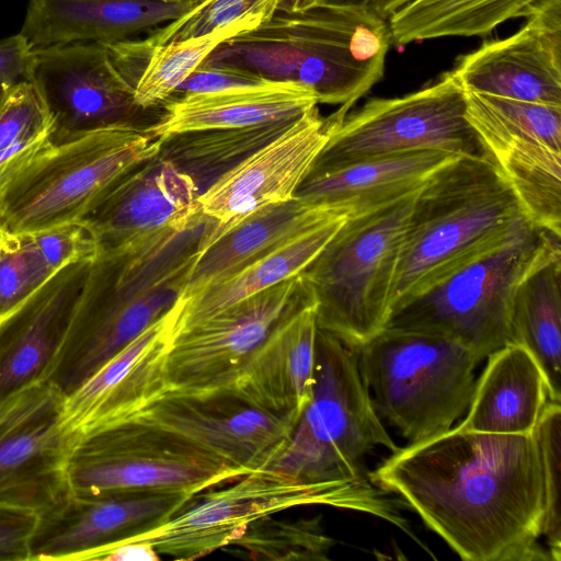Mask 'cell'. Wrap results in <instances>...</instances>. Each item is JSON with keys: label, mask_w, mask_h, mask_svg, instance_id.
Returning <instances> with one entry per match:
<instances>
[{"label": "cell", "mask_w": 561, "mask_h": 561, "mask_svg": "<svg viewBox=\"0 0 561 561\" xmlns=\"http://www.w3.org/2000/svg\"><path fill=\"white\" fill-rule=\"evenodd\" d=\"M350 214L337 211L284 241L172 308V339L217 312L301 272L321 252Z\"/></svg>", "instance_id": "cell-28"}, {"label": "cell", "mask_w": 561, "mask_h": 561, "mask_svg": "<svg viewBox=\"0 0 561 561\" xmlns=\"http://www.w3.org/2000/svg\"><path fill=\"white\" fill-rule=\"evenodd\" d=\"M454 156L457 154L417 150L309 171L295 197L311 206L359 214L417 191Z\"/></svg>", "instance_id": "cell-25"}, {"label": "cell", "mask_w": 561, "mask_h": 561, "mask_svg": "<svg viewBox=\"0 0 561 561\" xmlns=\"http://www.w3.org/2000/svg\"><path fill=\"white\" fill-rule=\"evenodd\" d=\"M357 357L377 414L410 443L453 427L468 410L481 362L450 339L389 329L358 347Z\"/></svg>", "instance_id": "cell-8"}, {"label": "cell", "mask_w": 561, "mask_h": 561, "mask_svg": "<svg viewBox=\"0 0 561 561\" xmlns=\"http://www.w3.org/2000/svg\"><path fill=\"white\" fill-rule=\"evenodd\" d=\"M369 474L462 560L551 561L540 543L545 501L535 432L450 427L398 448Z\"/></svg>", "instance_id": "cell-1"}, {"label": "cell", "mask_w": 561, "mask_h": 561, "mask_svg": "<svg viewBox=\"0 0 561 561\" xmlns=\"http://www.w3.org/2000/svg\"><path fill=\"white\" fill-rule=\"evenodd\" d=\"M328 138V118L314 106L218 178L197 197L202 213L217 224L208 239L257 208L294 198Z\"/></svg>", "instance_id": "cell-19"}, {"label": "cell", "mask_w": 561, "mask_h": 561, "mask_svg": "<svg viewBox=\"0 0 561 561\" xmlns=\"http://www.w3.org/2000/svg\"><path fill=\"white\" fill-rule=\"evenodd\" d=\"M465 95L467 118L489 152L515 141L561 151V106L468 91Z\"/></svg>", "instance_id": "cell-34"}, {"label": "cell", "mask_w": 561, "mask_h": 561, "mask_svg": "<svg viewBox=\"0 0 561 561\" xmlns=\"http://www.w3.org/2000/svg\"><path fill=\"white\" fill-rule=\"evenodd\" d=\"M316 304L302 273L239 301L175 335L165 358L169 389L231 388L238 373L275 327Z\"/></svg>", "instance_id": "cell-13"}, {"label": "cell", "mask_w": 561, "mask_h": 561, "mask_svg": "<svg viewBox=\"0 0 561 561\" xmlns=\"http://www.w3.org/2000/svg\"><path fill=\"white\" fill-rule=\"evenodd\" d=\"M486 358L467 416L458 426L481 433H533L550 401L540 365L517 343L507 344Z\"/></svg>", "instance_id": "cell-27"}, {"label": "cell", "mask_w": 561, "mask_h": 561, "mask_svg": "<svg viewBox=\"0 0 561 561\" xmlns=\"http://www.w3.org/2000/svg\"><path fill=\"white\" fill-rule=\"evenodd\" d=\"M539 0H413L387 21L392 44L447 36H483L501 23L525 16Z\"/></svg>", "instance_id": "cell-31"}, {"label": "cell", "mask_w": 561, "mask_h": 561, "mask_svg": "<svg viewBox=\"0 0 561 561\" xmlns=\"http://www.w3.org/2000/svg\"><path fill=\"white\" fill-rule=\"evenodd\" d=\"M370 0H293L288 11H301L314 7L368 9Z\"/></svg>", "instance_id": "cell-46"}, {"label": "cell", "mask_w": 561, "mask_h": 561, "mask_svg": "<svg viewBox=\"0 0 561 561\" xmlns=\"http://www.w3.org/2000/svg\"><path fill=\"white\" fill-rule=\"evenodd\" d=\"M215 227L199 210L184 225L99 249L44 380L71 394L167 314L186 289Z\"/></svg>", "instance_id": "cell-2"}, {"label": "cell", "mask_w": 561, "mask_h": 561, "mask_svg": "<svg viewBox=\"0 0 561 561\" xmlns=\"http://www.w3.org/2000/svg\"><path fill=\"white\" fill-rule=\"evenodd\" d=\"M192 497L171 492H76L38 514L30 561H84L93 551L158 526Z\"/></svg>", "instance_id": "cell-17"}, {"label": "cell", "mask_w": 561, "mask_h": 561, "mask_svg": "<svg viewBox=\"0 0 561 561\" xmlns=\"http://www.w3.org/2000/svg\"><path fill=\"white\" fill-rule=\"evenodd\" d=\"M158 561L160 556L148 543L122 542L90 553L85 561Z\"/></svg>", "instance_id": "cell-45"}, {"label": "cell", "mask_w": 561, "mask_h": 561, "mask_svg": "<svg viewBox=\"0 0 561 561\" xmlns=\"http://www.w3.org/2000/svg\"><path fill=\"white\" fill-rule=\"evenodd\" d=\"M417 191L348 215L304 270L318 328L358 348L385 327L408 217Z\"/></svg>", "instance_id": "cell-9"}, {"label": "cell", "mask_w": 561, "mask_h": 561, "mask_svg": "<svg viewBox=\"0 0 561 561\" xmlns=\"http://www.w3.org/2000/svg\"><path fill=\"white\" fill-rule=\"evenodd\" d=\"M128 421L161 430L243 474L267 468L296 425L288 416L247 402L232 388L167 390Z\"/></svg>", "instance_id": "cell-15"}, {"label": "cell", "mask_w": 561, "mask_h": 561, "mask_svg": "<svg viewBox=\"0 0 561 561\" xmlns=\"http://www.w3.org/2000/svg\"><path fill=\"white\" fill-rule=\"evenodd\" d=\"M378 446L391 453L399 448L362 379L357 348L318 328L311 399L267 468L336 488L351 495L363 513L411 534L393 501L364 468L365 456Z\"/></svg>", "instance_id": "cell-4"}, {"label": "cell", "mask_w": 561, "mask_h": 561, "mask_svg": "<svg viewBox=\"0 0 561 561\" xmlns=\"http://www.w3.org/2000/svg\"><path fill=\"white\" fill-rule=\"evenodd\" d=\"M196 2L175 0H28L20 31L33 48L110 45L172 22Z\"/></svg>", "instance_id": "cell-23"}, {"label": "cell", "mask_w": 561, "mask_h": 561, "mask_svg": "<svg viewBox=\"0 0 561 561\" xmlns=\"http://www.w3.org/2000/svg\"><path fill=\"white\" fill-rule=\"evenodd\" d=\"M194 181L159 154L127 174L82 221L99 249L187 222L199 210Z\"/></svg>", "instance_id": "cell-22"}, {"label": "cell", "mask_w": 561, "mask_h": 561, "mask_svg": "<svg viewBox=\"0 0 561 561\" xmlns=\"http://www.w3.org/2000/svg\"><path fill=\"white\" fill-rule=\"evenodd\" d=\"M413 0H370L368 9L388 20L394 12Z\"/></svg>", "instance_id": "cell-47"}, {"label": "cell", "mask_w": 561, "mask_h": 561, "mask_svg": "<svg viewBox=\"0 0 561 561\" xmlns=\"http://www.w3.org/2000/svg\"><path fill=\"white\" fill-rule=\"evenodd\" d=\"M54 274L31 233L14 234L0 230V320Z\"/></svg>", "instance_id": "cell-39"}, {"label": "cell", "mask_w": 561, "mask_h": 561, "mask_svg": "<svg viewBox=\"0 0 561 561\" xmlns=\"http://www.w3.org/2000/svg\"><path fill=\"white\" fill-rule=\"evenodd\" d=\"M54 121L32 81L0 94V184L26 159L50 142Z\"/></svg>", "instance_id": "cell-36"}, {"label": "cell", "mask_w": 561, "mask_h": 561, "mask_svg": "<svg viewBox=\"0 0 561 561\" xmlns=\"http://www.w3.org/2000/svg\"><path fill=\"white\" fill-rule=\"evenodd\" d=\"M391 44L388 21L369 9L314 7L224 41L199 67L295 82L348 112L383 77Z\"/></svg>", "instance_id": "cell-3"}, {"label": "cell", "mask_w": 561, "mask_h": 561, "mask_svg": "<svg viewBox=\"0 0 561 561\" xmlns=\"http://www.w3.org/2000/svg\"><path fill=\"white\" fill-rule=\"evenodd\" d=\"M560 241L561 236L527 220L496 248L392 306L383 329L444 336L482 360L515 343L516 288L536 264L561 250Z\"/></svg>", "instance_id": "cell-7"}, {"label": "cell", "mask_w": 561, "mask_h": 561, "mask_svg": "<svg viewBox=\"0 0 561 561\" xmlns=\"http://www.w3.org/2000/svg\"><path fill=\"white\" fill-rule=\"evenodd\" d=\"M318 105L316 94L295 82L266 81L217 92L169 98L147 133L156 138L185 131L242 128L301 116Z\"/></svg>", "instance_id": "cell-26"}, {"label": "cell", "mask_w": 561, "mask_h": 561, "mask_svg": "<svg viewBox=\"0 0 561 561\" xmlns=\"http://www.w3.org/2000/svg\"><path fill=\"white\" fill-rule=\"evenodd\" d=\"M33 49L20 33L0 41V94L31 80Z\"/></svg>", "instance_id": "cell-43"}, {"label": "cell", "mask_w": 561, "mask_h": 561, "mask_svg": "<svg viewBox=\"0 0 561 561\" xmlns=\"http://www.w3.org/2000/svg\"><path fill=\"white\" fill-rule=\"evenodd\" d=\"M175 1H181V2H196V3H201L205 0H175Z\"/></svg>", "instance_id": "cell-48"}, {"label": "cell", "mask_w": 561, "mask_h": 561, "mask_svg": "<svg viewBox=\"0 0 561 561\" xmlns=\"http://www.w3.org/2000/svg\"><path fill=\"white\" fill-rule=\"evenodd\" d=\"M265 80L239 73L197 67L173 92L170 98L186 94L217 92L236 87L253 85Z\"/></svg>", "instance_id": "cell-44"}, {"label": "cell", "mask_w": 561, "mask_h": 561, "mask_svg": "<svg viewBox=\"0 0 561 561\" xmlns=\"http://www.w3.org/2000/svg\"><path fill=\"white\" fill-rule=\"evenodd\" d=\"M316 304L280 321L238 373L231 388L247 402L299 420L314 385Z\"/></svg>", "instance_id": "cell-24"}, {"label": "cell", "mask_w": 561, "mask_h": 561, "mask_svg": "<svg viewBox=\"0 0 561 561\" xmlns=\"http://www.w3.org/2000/svg\"><path fill=\"white\" fill-rule=\"evenodd\" d=\"M561 250L520 280L512 305L514 342L526 347L546 377L549 399L561 402Z\"/></svg>", "instance_id": "cell-30"}, {"label": "cell", "mask_w": 561, "mask_h": 561, "mask_svg": "<svg viewBox=\"0 0 561 561\" xmlns=\"http://www.w3.org/2000/svg\"><path fill=\"white\" fill-rule=\"evenodd\" d=\"M54 121L50 141L90 131L154 125L163 107L137 104L134 84L117 69L105 45L78 42L33 49L31 80Z\"/></svg>", "instance_id": "cell-14"}, {"label": "cell", "mask_w": 561, "mask_h": 561, "mask_svg": "<svg viewBox=\"0 0 561 561\" xmlns=\"http://www.w3.org/2000/svg\"><path fill=\"white\" fill-rule=\"evenodd\" d=\"M159 151L160 138L135 126L50 141L0 184V230L33 233L80 221Z\"/></svg>", "instance_id": "cell-6"}, {"label": "cell", "mask_w": 561, "mask_h": 561, "mask_svg": "<svg viewBox=\"0 0 561 561\" xmlns=\"http://www.w3.org/2000/svg\"><path fill=\"white\" fill-rule=\"evenodd\" d=\"M92 260L61 267L0 320V400L45 378L67 333Z\"/></svg>", "instance_id": "cell-21"}, {"label": "cell", "mask_w": 561, "mask_h": 561, "mask_svg": "<svg viewBox=\"0 0 561 561\" xmlns=\"http://www.w3.org/2000/svg\"><path fill=\"white\" fill-rule=\"evenodd\" d=\"M337 211L344 210L311 206L296 197L253 210L206 241L178 301L194 296Z\"/></svg>", "instance_id": "cell-29"}, {"label": "cell", "mask_w": 561, "mask_h": 561, "mask_svg": "<svg viewBox=\"0 0 561 561\" xmlns=\"http://www.w3.org/2000/svg\"><path fill=\"white\" fill-rule=\"evenodd\" d=\"M293 0H205L183 16L163 27L149 31V47L208 34L220 26L245 18L263 22L280 11H288Z\"/></svg>", "instance_id": "cell-38"}, {"label": "cell", "mask_w": 561, "mask_h": 561, "mask_svg": "<svg viewBox=\"0 0 561 561\" xmlns=\"http://www.w3.org/2000/svg\"><path fill=\"white\" fill-rule=\"evenodd\" d=\"M515 34L459 56L465 91L561 106V0H539Z\"/></svg>", "instance_id": "cell-18"}, {"label": "cell", "mask_w": 561, "mask_h": 561, "mask_svg": "<svg viewBox=\"0 0 561 561\" xmlns=\"http://www.w3.org/2000/svg\"><path fill=\"white\" fill-rule=\"evenodd\" d=\"M527 220L494 162L454 156L414 196L390 309L496 248Z\"/></svg>", "instance_id": "cell-5"}, {"label": "cell", "mask_w": 561, "mask_h": 561, "mask_svg": "<svg viewBox=\"0 0 561 561\" xmlns=\"http://www.w3.org/2000/svg\"><path fill=\"white\" fill-rule=\"evenodd\" d=\"M31 234L55 273L70 263L92 260L99 252L95 238L82 221L57 225Z\"/></svg>", "instance_id": "cell-41"}, {"label": "cell", "mask_w": 561, "mask_h": 561, "mask_svg": "<svg viewBox=\"0 0 561 561\" xmlns=\"http://www.w3.org/2000/svg\"><path fill=\"white\" fill-rule=\"evenodd\" d=\"M66 396L46 380L0 400V503L42 514L71 491L77 436L62 426Z\"/></svg>", "instance_id": "cell-16"}, {"label": "cell", "mask_w": 561, "mask_h": 561, "mask_svg": "<svg viewBox=\"0 0 561 561\" xmlns=\"http://www.w3.org/2000/svg\"><path fill=\"white\" fill-rule=\"evenodd\" d=\"M327 118L329 138L309 171L417 150L494 162L467 118L465 90L450 71L415 92L370 99L351 114L336 111Z\"/></svg>", "instance_id": "cell-10"}, {"label": "cell", "mask_w": 561, "mask_h": 561, "mask_svg": "<svg viewBox=\"0 0 561 561\" xmlns=\"http://www.w3.org/2000/svg\"><path fill=\"white\" fill-rule=\"evenodd\" d=\"M37 522L36 512L0 503V561H30Z\"/></svg>", "instance_id": "cell-42"}, {"label": "cell", "mask_w": 561, "mask_h": 561, "mask_svg": "<svg viewBox=\"0 0 561 561\" xmlns=\"http://www.w3.org/2000/svg\"><path fill=\"white\" fill-rule=\"evenodd\" d=\"M172 325L171 309L67 396L62 426L80 437L130 420L164 393Z\"/></svg>", "instance_id": "cell-20"}, {"label": "cell", "mask_w": 561, "mask_h": 561, "mask_svg": "<svg viewBox=\"0 0 561 561\" xmlns=\"http://www.w3.org/2000/svg\"><path fill=\"white\" fill-rule=\"evenodd\" d=\"M244 476L156 427L123 422L80 436L70 455L71 491L171 492L191 497Z\"/></svg>", "instance_id": "cell-11"}, {"label": "cell", "mask_w": 561, "mask_h": 561, "mask_svg": "<svg viewBox=\"0 0 561 561\" xmlns=\"http://www.w3.org/2000/svg\"><path fill=\"white\" fill-rule=\"evenodd\" d=\"M237 545L252 558L266 560H327L334 540L325 535L320 517L295 522L262 517L249 525Z\"/></svg>", "instance_id": "cell-37"}, {"label": "cell", "mask_w": 561, "mask_h": 561, "mask_svg": "<svg viewBox=\"0 0 561 561\" xmlns=\"http://www.w3.org/2000/svg\"><path fill=\"white\" fill-rule=\"evenodd\" d=\"M541 454L543 482L542 537L551 561L561 560V407L549 401L534 430Z\"/></svg>", "instance_id": "cell-40"}, {"label": "cell", "mask_w": 561, "mask_h": 561, "mask_svg": "<svg viewBox=\"0 0 561 561\" xmlns=\"http://www.w3.org/2000/svg\"><path fill=\"white\" fill-rule=\"evenodd\" d=\"M262 22L259 18H245L205 35L150 47L134 88L137 104L144 108L161 106L220 43Z\"/></svg>", "instance_id": "cell-35"}, {"label": "cell", "mask_w": 561, "mask_h": 561, "mask_svg": "<svg viewBox=\"0 0 561 561\" xmlns=\"http://www.w3.org/2000/svg\"><path fill=\"white\" fill-rule=\"evenodd\" d=\"M194 497L165 522L113 545L144 542L159 556L194 560L233 543L253 522L291 507L329 505L362 512L351 495L336 488L305 482L268 468L249 472L226 489Z\"/></svg>", "instance_id": "cell-12"}, {"label": "cell", "mask_w": 561, "mask_h": 561, "mask_svg": "<svg viewBox=\"0 0 561 561\" xmlns=\"http://www.w3.org/2000/svg\"><path fill=\"white\" fill-rule=\"evenodd\" d=\"M299 117L242 128L169 135L160 138L158 154L187 174L202 193L247 157L282 135Z\"/></svg>", "instance_id": "cell-32"}, {"label": "cell", "mask_w": 561, "mask_h": 561, "mask_svg": "<svg viewBox=\"0 0 561 561\" xmlns=\"http://www.w3.org/2000/svg\"><path fill=\"white\" fill-rule=\"evenodd\" d=\"M491 156L528 219L561 236V151L515 141L493 149Z\"/></svg>", "instance_id": "cell-33"}]
</instances>
